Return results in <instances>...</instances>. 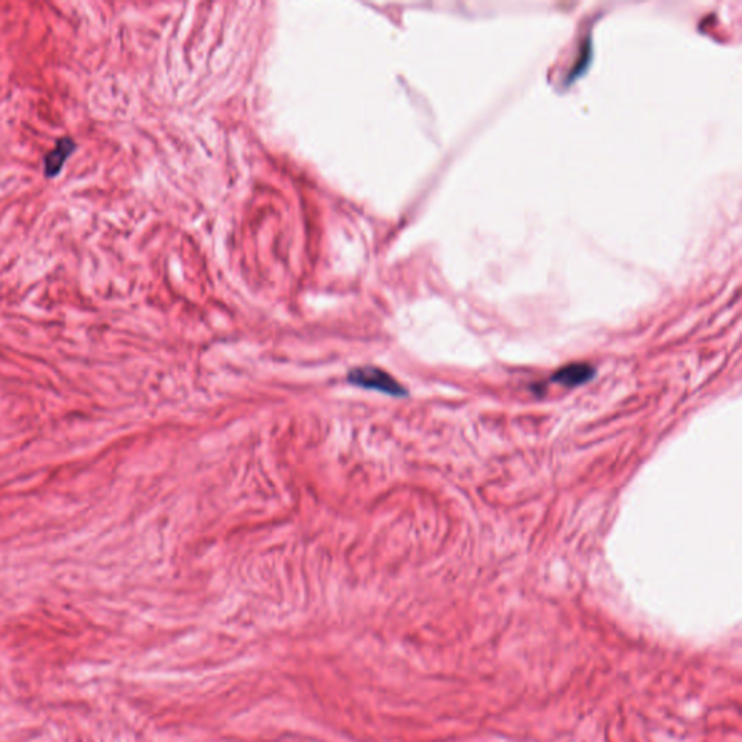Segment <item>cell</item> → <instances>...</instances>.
I'll use <instances>...</instances> for the list:
<instances>
[{"label":"cell","instance_id":"obj_1","mask_svg":"<svg viewBox=\"0 0 742 742\" xmlns=\"http://www.w3.org/2000/svg\"><path fill=\"white\" fill-rule=\"evenodd\" d=\"M348 383L367 390H377L395 398L406 396V388L387 371L378 367H359L348 373Z\"/></svg>","mask_w":742,"mask_h":742},{"label":"cell","instance_id":"obj_2","mask_svg":"<svg viewBox=\"0 0 742 742\" xmlns=\"http://www.w3.org/2000/svg\"><path fill=\"white\" fill-rule=\"evenodd\" d=\"M596 374L594 367L590 364H570L560 369L555 374H552V381L558 383L564 387H579L589 383Z\"/></svg>","mask_w":742,"mask_h":742},{"label":"cell","instance_id":"obj_3","mask_svg":"<svg viewBox=\"0 0 742 742\" xmlns=\"http://www.w3.org/2000/svg\"><path fill=\"white\" fill-rule=\"evenodd\" d=\"M74 148L76 144L71 138H61L57 141L56 147L43 158V172H46L47 177L57 176Z\"/></svg>","mask_w":742,"mask_h":742}]
</instances>
